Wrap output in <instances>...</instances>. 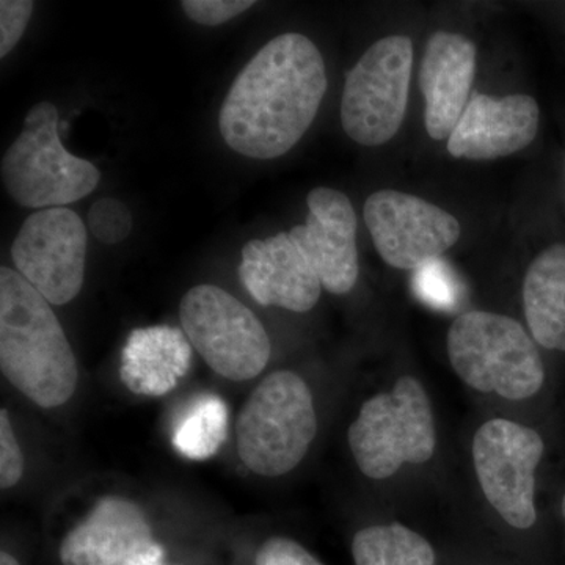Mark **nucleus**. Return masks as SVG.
Instances as JSON below:
<instances>
[{"instance_id": "nucleus-9", "label": "nucleus", "mask_w": 565, "mask_h": 565, "mask_svg": "<svg viewBox=\"0 0 565 565\" xmlns=\"http://www.w3.org/2000/svg\"><path fill=\"white\" fill-rule=\"evenodd\" d=\"M541 435L531 427L494 418L473 438V463L486 500L515 530L537 522L535 470L544 456Z\"/></svg>"}, {"instance_id": "nucleus-12", "label": "nucleus", "mask_w": 565, "mask_h": 565, "mask_svg": "<svg viewBox=\"0 0 565 565\" xmlns=\"http://www.w3.org/2000/svg\"><path fill=\"white\" fill-rule=\"evenodd\" d=\"M303 225L289 232L292 243L313 266L323 289L344 296L359 280L356 215L343 192L316 188L308 193Z\"/></svg>"}, {"instance_id": "nucleus-27", "label": "nucleus", "mask_w": 565, "mask_h": 565, "mask_svg": "<svg viewBox=\"0 0 565 565\" xmlns=\"http://www.w3.org/2000/svg\"><path fill=\"white\" fill-rule=\"evenodd\" d=\"M120 565H167L163 563V550L161 545L154 544L139 555L129 557Z\"/></svg>"}, {"instance_id": "nucleus-3", "label": "nucleus", "mask_w": 565, "mask_h": 565, "mask_svg": "<svg viewBox=\"0 0 565 565\" xmlns=\"http://www.w3.org/2000/svg\"><path fill=\"white\" fill-rule=\"evenodd\" d=\"M318 433L313 394L292 371H277L253 390L236 422L237 452L264 478L292 471Z\"/></svg>"}, {"instance_id": "nucleus-29", "label": "nucleus", "mask_w": 565, "mask_h": 565, "mask_svg": "<svg viewBox=\"0 0 565 565\" xmlns=\"http://www.w3.org/2000/svg\"><path fill=\"white\" fill-rule=\"evenodd\" d=\"M563 516H564V520H565V494H564V498H563Z\"/></svg>"}, {"instance_id": "nucleus-23", "label": "nucleus", "mask_w": 565, "mask_h": 565, "mask_svg": "<svg viewBox=\"0 0 565 565\" xmlns=\"http://www.w3.org/2000/svg\"><path fill=\"white\" fill-rule=\"evenodd\" d=\"M255 6L253 0H184L182 11L189 20L202 25L225 24Z\"/></svg>"}, {"instance_id": "nucleus-1", "label": "nucleus", "mask_w": 565, "mask_h": 565, "mask_svg": "<svg viewBox=\"0 0 565 565\" xmlns=\"http://www.w3.org/2000/svg\"><path fill=\"white\" fill-rule=\"evenodd\" d=\"M326 92V63L313 41L282 33L233 82L218 114L222 139L245 158H280L313 125Z\"/></svg>"}, {"instance_id": "nucleus-25", "label": "nucleus", "mask_w": 565, "mask_h": 565, "mask_svg": "<svg viewBox=\"0 0 565 565\" xmlns=\"http://www.w3.org/2000/svg\"><path fill=\"white\" fill-rule=\"evenodd\" d=\"M24 473V457L11 426L9 412H0V487L11 489Z\"/></svg>"}, {"instance_id": "nucleus-8", "label": "nucleus", "mask_w": 565, "mask_h": 565, "mask_svg": "<svg viewBox=\"0 0 565 565\" xmlns=\"http://www.w3.org/2000/svg\"><path fill=\"white\" fill-rule=\"evenodd\" d=\"M414 44L404 35L375 41L345 77L341 99L344 132L364 147L393 139L403 125L411 88Z\"/></svg>"}, {"instance_id": "nucleus-16", "label": "nucleus", "mask_w": 565, "mask_h": 565, "mask_svg": "<svg viewBox=\"0 0 565 565\" xmlns=\"http://www.w3.org/2000/svg\"><path fill=\"white\" fill-rule=\"evenodd\" d=\"M154 544L139 505L106 497L63 539L58 556L63 565H120Z\"/></svg>"}, {"instance_id": "nucleus-28", "label": "nucleus", "mask_w": 565, "mask_h": 565, "mask_svg": "<svg viewBox=\"0 0 565 565\" xmlns=\"http://www.w3.org/2000/svg\"><path fill=\"white\" fill-rule=\"evenodd\" d=\"M0 565H20L10 553L2 552L0 553Z\"/></svg>"}, {"instance_id": "nucleus-24", "label": "nucleus", "mask_w": 565, "mask_h": 565, "mask_svg": "<svg viewBox=\"0 0 565 565\" xmlns=\"http://www.w3.org/2000/svg\"><path fill=\"white\" fill-rule=\"evenodd\" d=\"M31 0H2L0 2V57L14 50L33 13Z\"/></svg>"}, {"instance_id": "nucleus-26", "label": "nucleus", "mask_w": 565, "mask_h": 565, "mask_svg": "<svg viewBox=\"0 0 565 565\" xmlns=\"http://www.w3.org/2000/svg\"><path fill=\"white\" fill-rule=\"evenodd\" d=\"M256 565H323L308 550L288 537L264 542L256 555Z\"/></svg>"}, {"instance_id": "nucleus-22", "label": "nucleus", "mask_w": 565, "mask_h": 565, "mask_svg": "<svg viewBox=\"0 0 565 565\" xmlns=\"http://www.w3.org/2000/svg\"><path fill=\"white\" fill-rule=\"evenodd\" d=\"M87 223L96 239L109 245L120 244L131 233L132 214L120 200L102 199L88 211Z\"/></svg>"}, {"instance_id": "nucleus-11", "label": "nucleus", "mask_w": 565, "mask_h": 565, "mask_svg": "<svg viewBox=\"0 0 565 565\" xmlns=\"http://www.w3.org/2000/svg\"><path fill=\"white\" fill-rule=\"evenodd\" d=\"M363 215L379 255L396 269L416 270L440 259L460 237L455 215L411 193L375 192Z\"/></svg>"}, {"instance_id": "nucleus-21", "label": "nucleus", "mask_w": 565, "mask_h": 565, "mask_svg": "<svg viewBox=\"0 0 565 565\" xmlns=\"http://www.w3.org/2000/svg\"><path fill=\"white\" fill-rule=\"evenodd\" d=\"M414 288L423 302L437 310H451L459 303V280L449 264L441 258L415 270Z\"/></svg>"}, {"instance_id": "nucleus-20", "label": "nucleus", "mask_w": 565, "mask_h": 565, "mask_svg": "<svg viewBox=\"0 0 565 565\" xmlns=\"http://www.w3.org/2000/svg\"><path fill=\"white\" fill-rule=\"evenodd\" d=\"M228 437V407L214 394H203L182 412L174 426V449L189 460H206Z\"/></svg>"}, {"instance_id": "nucleus-14", "label": "nucleus", "mask_w": 565, "mask_h": 565, "mask_svg": "<svg viewBox=\"0 0 565 565\" xmlns=\"http://www.w3.org/2000/svg\"><path fill=\"white\" fill-rule=\"evenodd\" d=\"M239 278L263 307L307 313L321 297V280L289 233L245 244Z\"/></svg>"}, {"instance_id": "nucleus-5", "label": "nucleus", "mask_w": 565, "mask_h": 565, "mask_svg": "<svg viewBox=\"0 0 565 565\" xmlns=\"http://www.w3.org/2000/svg\"><path fill=\"white\" fill-rule=\"evenodd\" d=\"M0 174L14 202L40 211L79 202L102 180L92 162L65 150L57 107L47 102L35 104L25 115L20 136L3 154Z\"/></svg>"}, {"instance_id": "nucleus-4", "label": "nucleus", "mask_w": 565, "mask_h": 565, "mask_svg": "<svg viewBox=\"0 0 565 565\" xmlns=\"http://www.w3.org/2000/svg\"><path fill=\"white\" fill-rule=\"evenodd\" d=\"M448 356L465 384L504 399H530L545 382L534 341L522 323L509 316L489 311L460 315L448 332Z\"/></svg>"}, {"instance_id": "nucleus-13", "label": "nucleus", "mask_w": 565, "mask_h": 565, "mask_svg": "<svg viewBox=\"0 0 565 565\" xmlns=\"http://www.w3.org/2000/svg\"><path fill=\"white\" fill-rule=\"evenodd\" d=\"M539 104L527 95L494 99L475 93L448 139V152L470 161H492L525 150L537 136Z\"/></svg>"}, {"instance_id": "nucleus-18", "label": "nucleus", "mask_w": 565, "mask_h": 565, "mask_svg": "<svg viewBox=\"0 0 565 565\" xmlns=\"http://www.w3.org/2000/svg\"><path fill=\"white\" fill-rule=\"evenodd\" d=\"M523 307L534 340L565 352V244L545 248L527 267Z\"/></svg>"}, {"instance_id": "nucleus-19", "label": "nucleus", "mask_w": 565, "mask_h": 565, "mask_svg": "<svg viewBox=\"0 0 565 565\" xmlns=\"http://www.w3.org/2000/svg\"><path fill=\"white\" fill-rule=\"evenodd\" d=\"M352 556L355 565H435L433 545L401 523L359 531L353 537Z\"/></svg>"}, {"instance_id": "nucleus-15", "label": "nucleus", "mask_w": 565, "mask_h": 565, "mask_svg": "<svg viewBox=\"0 0 565 565\" xmlns=\"http://www.w3.org/2000/svg\"><path fill=\"white\" fill-rule=\"evenodd\" d=\"M476 73L473 41L460 33L438 31L430 36L419 70V88L426 99L427 134L449 139L470 102Z\"/></svg>"}, {"instance_id": "nucleus-7", "label": "nucleus", "mask_w": 565, "mask_h": 565, "mask_svg": "<svg viewBox=\"0 0 565 565\" xmlns=\"http://www.w3.org/2000/svg\"><path fill=\"white\" fill-rule=\"evenodd\" d=\"M180 319L195 351L228 381H250L269 363L273 348L262 321L218 286H193L182 297Z\"/></svg>"}, {"instance_id": "nucleus-10", "label": "nucleus", "mask_w": 565, "mask_h": 565, "mask_svg": "<svg viewBox=\"0 0 565 565\" xmlns=\"http://www.w3.org/2000/svg\"><path fill=\"white\" fill-rule=\"evenodd\" d=\"M17 273L51 305H66L84 286L87 228L68 207L33 212L11 245Z\"/></svg>"}, {"instance_id": "nucleus-2", "label": "nucleus", "mask_w": 565, "mask_h": 565, "mask_svg": "<svg viewBox=\"0 0 565 565\" xmlns=\"http://www.w3.org/2000/svg\"><path fill=\"white\" fill-rule=\"evenodd\" d=\"M0 367L18 392L43 408L68 403L79 381L51 303L10 267L0 269Z\"/></svg>"}, {"instance_id": "nucleus-6", "label": "nucleus", "mask_w": 565, "mask_h": 565, "mask_svg": "<svg viewBox=\"0 0 565 565\" xmlns=\"http://www.w3.org/2000/svg\"><path fill=\"white\" fill-rule=\"evenodd\" d=\"M356 467L371 479H388L405 463H426L437 448L433 405L418 379L404 375L392 392L360 408L348 433Z\"/></svg>"}, {"instance_id": "nucleus-17", "label": "nucleus", "mask_w": 565, "mask_h": 565, "mask_svg": "<svg viewBox=\"0 0 565 565\" xmlns=\"http://www.w3.org/2000/svg\"><path fill=\"white\" fill-rule=\"evenodd\" d=\"M192 348L188 334L173 327L134 330L121 352L120 377L139 396L161 397L188 374Z\"/></svg>"}]
</instances>
